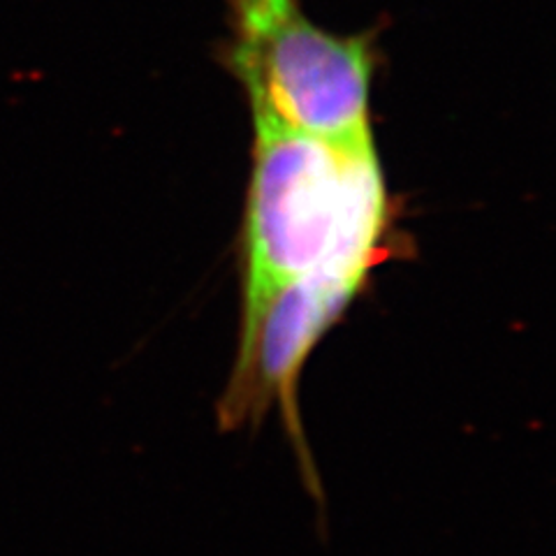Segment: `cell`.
<instances>
[{"instance_id":"1","label":"cell","mask_w":556,"mask_h":556,"mask_svg":"<svg viewBox=\"0 0 556 556\" xmlns=\"http://www.w3.org/2000/svg\"><path fill=\"white\" fill-rule=\"evenodd\" d=\"M253 169L241 232V304L298 278L376 269L394 214L369 142H332L253 118Z\"/></svg>"},{"instance_id":"2","label":"cell","mask_w":556,"mask_h":556,"mask_svg":"<svg viewBox=\"0 0 556 556\" xmlns=\"http://www.w3.org/2000/svg\"><path fill=\"white\" fill-rule=\"evenodd\" d=\"M225 65L247 91L253 118L332 142L374 139V47L308 20L300 0H228Z\"/></svg>"},{"instance_id":"3","label":"cell","mask_w":556,"mask_h":556,"mask_svg":"<svg viewBox=\"0 0 556 556\" xmlns=\"http://www.w3.org/2000/svg\"><path fill=\"white\" fill-rule=\"evenodd\" d=\"M374 269L341 267L298 278L241 304L232 374L216 404L223 433L263 427L278 408L306 494L325 517V486L300 410V378L311 353L367 288Z\"/></svg>"}]
</instances>
